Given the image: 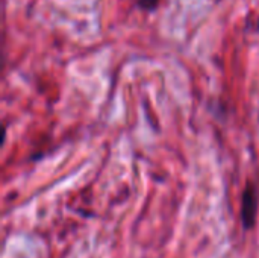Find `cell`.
I'll list each match as a JSON object with an SVG mask.
<instances>
[{
	"label": "cell",
	"mask_w": 259,
	"mask_h": 258,
	"mask_svg": "<svg viewBox=\"0 0 259 258\" xmlns=\"http://www.w3.org/2000/svg\"><path fill=\"white\" fill-rule=\"evenodd\" d=\"M258 217V189L256 184L247 181L241 195V225L246 231H250L256 225Z\"/></svg>",
	"instance_id": "obj_1"
},
{
	"label": "cell",
	"mask_w": 259,
	"mask_h": 258,
	"mask_svg": "<svg viewBox=\"0 0 259 258\" xmlns=\"http://www.w3.org/2000/svg\"><path fill=\"white\" fill-rule=\"evenodd\" d=\"M137 5L147 12H153L158 8L159 0H137Z\"/></svg>",
	"instance_id": "obj_2"
},
{
	"label": "cell",
	"mask_w": 259,
	"mask_h": 258,
	"mask_svg": "<svg viewBox=\"0 0 259 258\" xmlns=\"http://www.w3.org/2000/svg\"><path fill=\"white\" fill-rule=\"evenodd\" d=\"M256 27H258V32H259V18H258V26H256Z\"/></svg>",
	"instance_id": "obj_3"
}]
</instances>
